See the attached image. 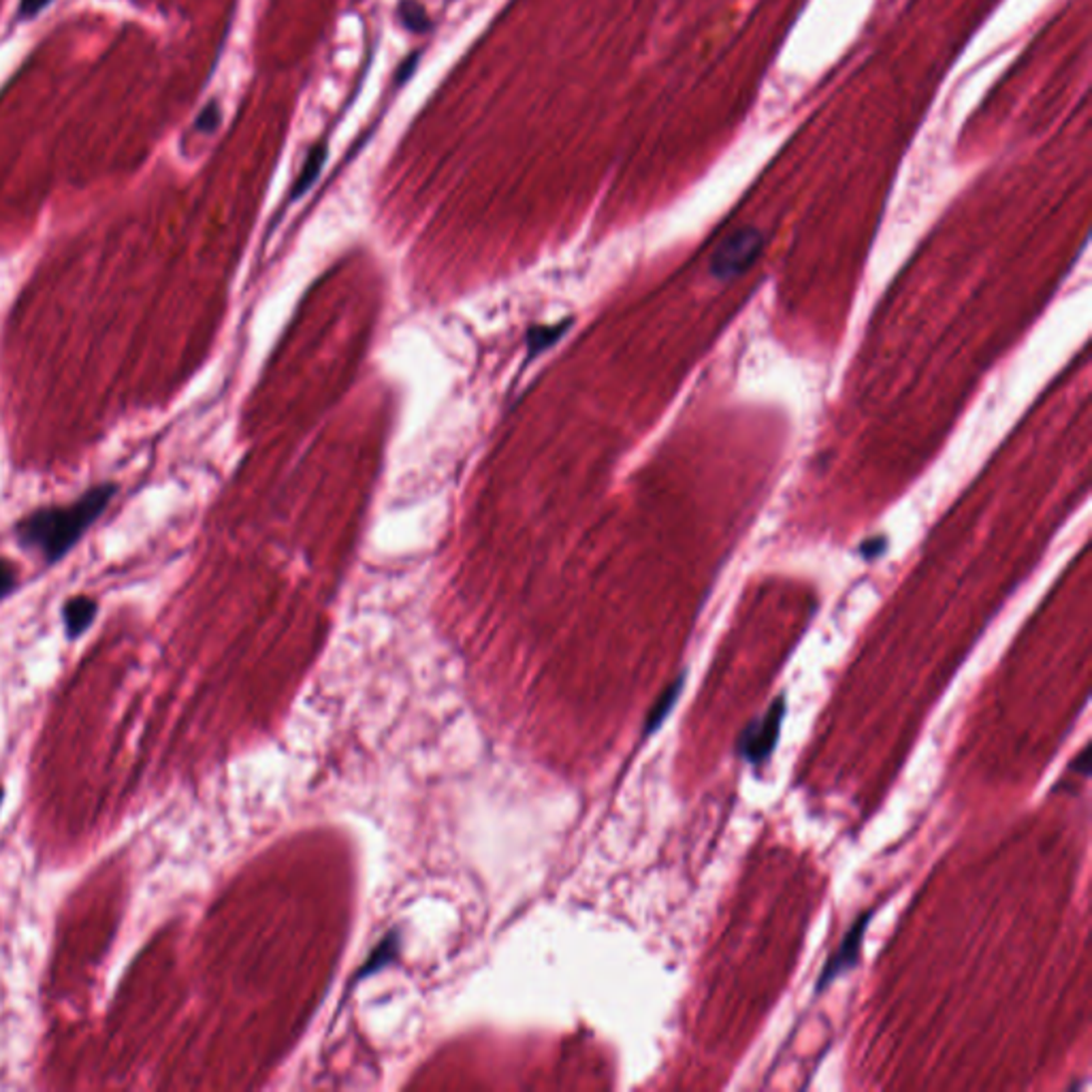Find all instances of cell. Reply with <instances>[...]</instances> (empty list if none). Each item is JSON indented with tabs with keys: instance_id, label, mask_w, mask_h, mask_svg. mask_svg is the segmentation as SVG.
I'll list each match as a JSON object with an SVG mask.
<instances>
[{
	"instance_id": "obj_13",
	"label": "cell",
	"mask_w": 1092,
	"mask_h": 1092,
	"mask_svg": "<svg viewBox=\"0 0 1092 1092\" xmlns=\"http://www.w3.org/2000/svg\"><path fill=\"white\" fill-rule=\"evenodd\" d=\"M50 3H52V0H22V5H20V18H22V20L35 18V15H37L41 9L48 7Z\"/></svg>"
},
{
	"instance_id": "obj_15",
	"label": "cell",
	"mask_w": 1092,
	"mask_h": 1092,
	"mask_svg": "<svg viewBox=\"0 0 1092 1092\" xmlns=\"http://www.w3.org/2000/svg\"><path fill=\"white\" fill-rule=\"evenodd\" d=\"M0 799H3V790H0Z\"/></svg>"
},
{
	"instance_id": "obj_9",
	"label": "cell",
	"mask_w": 1092,
	"mask_h": 1092,
	"mask_svg": "<svg viewBox=\"0 0 1092 1092\" xmlns=\"http://www.w3.org/2000/svg\"><path fill=\"white\" fill-rule=\"evenodd\" d=\"M399 13H401L403 26L408 30H412V33H425V30L429 28L427 11H425L423 5L418 3V0H401Z\"/></svg>"
},
{
	"instance_id": "obj_7",
	"label": "cell",
	"mask_w": 1092,
	"mask_h": 1092,
	"mask_svg": "<svg viewBox=\"0 0 1092 1092\" xmlns=\"http://www.w3.org/2000/svg\"><path fill=\"white\" fill-rule=\"evenodd\" d=\"M572 324V320H561V322H555V324H546V326H534V329H529L527 333V350H529V356H536V354H542L544 350H549L553 344H557V341L564 337L566 329Z\"/></svg>"
},
{
	"instance_id": "obj_14",
	"label": "cell",
	"mask_w": 1092,
	"mask_h": 1092,
	"mask_svg": "<svg viewBox=\"0 0 1092 1092\" xmlns=\"http://www.w3.org/2000/svg\"><path fill=\"white\" fill-rule=\"evenodd\" d=\"M1071 771L1082 775V777L1090 775V752H1088V747H1084L1080 752V756H1078V760L1071 764Z\"/></svg>"
},
{
	"instance_id": "obj_6",
	"label": "cell",
	"mask_w": 1092,
	"mask_h": 1092,
	"mask_svg": "<svg viewBox=\"0 0 1092 1092\" xmlns=\"http://www.w3.org/2000/svg\"><path fill=\"white\" fill-rule=\"evenodd\" d=\"M685 688V677H679L670 688L660 696V700L655 702V707L651 709V713L647 715V726H645V735H653L655 730H658L664 722L666 717L673 713V709L677 707V702L681 698V692Z\"/></svg>"
},
{
	"instance_id": "obj_10",
	"label": "cell",
	"mask_w": 1092,
	"mask_h": 1092,
	"mask_svg": "<svg viewBox=\"0 0 1092 1092\" xmlns=\"http://www.w3.org/2000/svg\"><path fill=\"white\" fill-rule=\"evenodd\" d=\"M395 954H397V943H395V939H391V937H388V939H384V941L380 943V947H378L376 951H373V954H371V960H369V964L365 966V969H363L361 973H363V975H369V973H373V971H376V969H378V966L386 964V962H388V960H391V958H393Z\"/></svg>"
},
{
	"instance_id": "obj_8",
	"label": "cell",
	"mask_w": 1092,
	"mask_h": 1092,
	"mask_svg": "<svg viewBox=\"0 0 1092 1092\" xmlns=\"http://www.w3.org/2000/svg\"><path fill=\"white\" fill-rule=\"evenodd\" d=\"M324 159H326V146L324 144H318V146H314L309 150L301 174H299V180H297V184L292 186V199L301 197L309 189V186L316 182V178L320 176V169L324 165Z\"/></svg>"
},
{
	"instance_id": "obj_5",
	"label": "cell",
	"mask_w": 1092,
	"mask_h": 1092,
	"mask_svg": "<svg viewBox=\"0 0 1092 1092\" xmlns=\"http://www.w3.org/2000/svg\"><path fill=\"white\" fill-rule=\"evenodd\" d=\"M97 613H99L97 602L86 596L71 598L65 604V608H62V619H65L67 636L71 638V641L80 638L92 626V621L97 619Z\"/></svg>"
},
{
	"instance_id": "obj_2",
	"label": "cell",
	"mask_w": 1092,
	"mask_h": 1092,
	"mask_svg": "<svg viewBox=\"0 0 1092 1092\" xmlns=\"http://www.w3.org/2000/svg\"><path fill=\"white\" fill-rule=\"evenodd\" d=\"M788 702L784 696H779L771 709L764 713L760 720L749 724L737 743V752L754 767H764L775 752L779 743V735H782V726L786 720Z\"/></svg>"
},
{
	"instance_id": "obj_11",
	"label": "cell",
	"mask_w": 1092,
	"mask_h": 1092,
	"mask_svg": "<svg viewBox=\"0 0 1092 1092\" xmlns=\"http://www.w3.org/2000/svg\"><path fill=\"white\" fill-rule=\"evenodd\" d=\"M18 587V570H15L9 561L0 559V600L13 594Z\"/></svg>"
},
{
	"instance_id": "obj_12",
	"label": "cell",
	"mask_w": 1092,
	"mask_h": 1092,
	"mask_svg": "<svg viewBox=\"0 0 1092 1092\" xmlns=\"http://www.w3.org/2000/svg\"><path fill=\"white\" fill-rule=\"evenodd\" d=\"M218 124H221V107H218V103H210L201 112V116L197 120V129L203 131V133H212V131H216Z\"/></svg>"
},
{
	"instance_id": "obj_1",
	"label": "cell",
	"mask_w": 1092,
	"mask_h": 1092,
	"mask_svg": "<svg viewBox=\"0 0 1092 1092\" xmlns=\"http://www.w3.org/2000/svg\"><path fill=\"white\" fill-rule=\"evenodd\" d=\"M116 495L118 485L103 482L67 506L37 508L15 525V542L24 551L39 555L45 564H58L97 523Z\"/></svg>"
},
{
	"instance_id": "obj_4",
	"label": "cell",
	"mask_w": 1092,
	"mask_h": 1092,
	"mask_svg": "<svg viewBox=\"0 0 1092 1092\" xmlns=\"http://www.w3.org/2000/svg\"><path fill=\"white\" fill-rule=\"evenodd\" d=\"M868 919H870V913H864L862 917H857L853 926L847 930V934L843 937V941H840L838 949L832 954V958L825 962L823 971L819 973V979H818V992L828 988L832 981H836L840 975H845L849 969H853L855 962H857V956H860V947H862V939H864V932H866V926H868Z\"/></svg>"
},
{
	"instance_id": "obj_3",
	"label": "cell",
	"mask_w": 1092,
	"mask_h": 1092,
	"mask_svg": "<svg viewBox=\"0 0 1092 1092\" xmlns=\"http://www.w3.org/2000/svg\"><path fill=\"white\" fill-rule=\"evenodd\" d=\"M762 250V236L754 229H743L730 236L713 257V273L720 279H730L745 273L756 263Z\"/></svg>"
}]
</instances>
